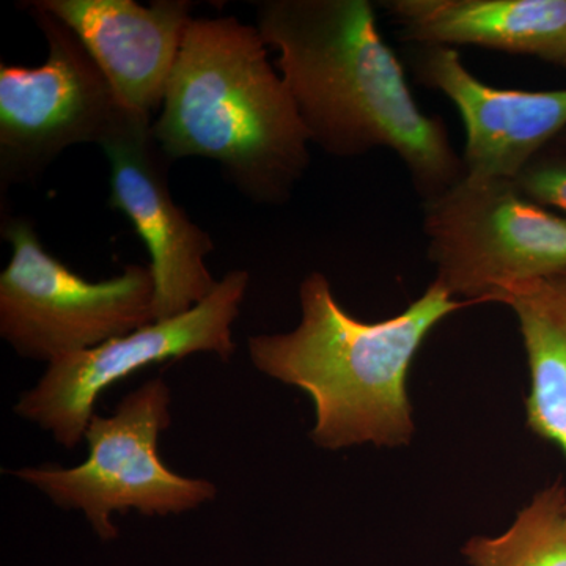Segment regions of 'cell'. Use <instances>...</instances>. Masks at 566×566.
<instances>
[{
  "instance_id": "1",
  "label": "cell",
  "mask_w": 566,
  "mask_h": 566,
  "mask_svg": "<svg viewBox=\"0 0 566 566\" xmlns=\"http://www.w3.org/2000/svg\"><path fill=\"white\" fill-rule=\"evenodd\" d=\"M256 29L279 52L308 139L335 158L389 148L424 200L465 174L444 122L420 111L368 0H266Z\"/></svg>"
},
{
  "instance_id": "10",
  "label": "cell",
  "mask_w": 566,
  "mask_h": 566,
  "mask_svg": "<svg viewBox=\"0 0 566 566\" xmlns=\"http://www.w3.org/2000/svg\"><path fill=\"white\" fill-rule=\"evenodd\" d=\"M417 81L444 93L463 118L468 175L516 180L566 132V91L495 88L471 73L455 48L416 46Z\"/></svg>"
},
{
  "instance_id": "13",
  "label": "cell",
  "mask_w": 566,
  "mask_h": 566,
  "mask_svg": "<svg viewBox=\"0 0 566 566\" xmlns=\"http://www.w3.org/2000/svg\"><path fill=\"white\" fill-rule=\"evenodd\" d=\"M499 303L515 312L527 353L528 427L566 457V271L513 286Z\"/></svg>"
},
{
  "instance_id": "9",
  "label": "cell",
  "mask_w": 566,
  "mask_h": 566,
  "mask_svg": "<svg viewBox=\"0 0 566 566\" xmlns=\"http://www.w3.org/2000/svg\"><path fill=\"white\" fill-rule=\"evenodd\" d=\"M148 115L123 107L102 145L109 163V207L123 212L150 255L155 322L186 314L218 285L205 263L210 234L175 203L170 159L153 136Z\"/></svg>"
},
{
  "instance_id": "14",
  "label": "cell",
  "mask_w": 566,
  "mask_h": 566,
  "mask_svg": "<svg viewBox=\"0 0 566 566\" xmlns=\"http://www.w3.org/2000/svg\"><path fill=\"white\" fill-rule=\"evenodd\" d=\"M463 554L472 566H566V486L539 491L509 531L469 539Z\"/></svg>"
},
{
  "instance_id": "12",
  "label": "cell",
  "mask_w": 566,
  "mask_h": 566,
  "mask_svg": "<svg viewBox=\"0 0 566 566\" xmlns=\"http://www.w3.org/2000/svg\"><path fill=\"white\" fill-rule=\"evenodd\" d=\"M416 46H480L566 69V0H389Z\"/></svg>"
},
{
  "instance_id": "5",
  "label": "cell",
  "mask_w": 566,
  "mask_h": 566,
  "mask_svg": "<svg viewBox=\"0 0 566 566\" xmlns=\"http://www.w3.org/2000/svg\"><path fill=\"white\" fill-rule=\"evenodd\" d=\"M428 256L453 297L499 303L513 286L566 271V218L515 180L464 174L423 202Z\"/></svg>"
},
{
  "instance_id": "16",
  "label": "cell",
  "mask_w": 566,
  "mask_h": 566,
  "mask_svg": "<svg viewBox=\"0 0 566 566\" xmlns=\"http://www.w3.org/2000/svg\"><path fill=\"white\" fill-rule=\"evenodd\" d=\"M558 140H560V144L564 145V148L566 150V132L562 134L560 137H558Z\"/></svg>"
},
{
  "instance_id": "7",
  "label": "cell",
  "mask_w": 566,
  "mask_h": 566,
  "mask_svg": "<svg viewBox=\"0 0 566 566\" xmlns=\"http://www.w3.org/2000/svg\"><path fill=\"white\" fill-rule=\"evenodd\" d=\"M48 43L33 69L0 65V182L35 181L63 150L102 145L123 106L76 33L32 2Z\"/></svg>"
},
{
  "instance_id": "11",
  "label": "cell",
  "mask_w": 566,
  "mask_h": 566,
  "mask_svg": "<svg viewBox=\"0 0 566 566\" xmlns=\"http://www.w3.org/2000/svg\"><path fill=\"white\" fill-rule=\"evenodd\" d=\"M39 6L76 33L125 109L151 117L163 106L192 21L191 2L39 0Z\"/></svg>"
},
{
  "instance_id": "6",
  "label": "cell",
  "mask_w": 566,
  "mask_h": 566,
  "mask_svg": "<svg viewBox=\"0 0 566 566\" xmlns=\"http://www.w3.org/2000/svg\"><path fill=\"white\" fill-rule=\"evenodd\" d=\"M2 233L13 253L0 274V337L24 359L50 365L155 323L150 264L85 281L41 245L28 219H7Z\"/></svg>"
},
{
  "instance_id": "4",
  "label": "cell",
  "mask_w": 566,
  "mask_h": 566,
  "mask_svg": "<svg viewBox=\"0 0 566 566\" xmlns=\"http://www.w3.org/2000/svg\"><path fill=\"white\" fill-rule=\"evenodd\" d=\"M170 403L166 381L150 379L126 395L111 417H92L84 463L24 468L13 475L61 509L80 510L103 542L117 538L114 513L169 516L199 509L218 495L214 483L177 474L159 457V438L172 423Z\"/></svg>"
},
{
  "instance_id": "8",
  "label": "cell",
  "mask_w": 566,
  "mask_h": 566,
  "mask_svg": "<svg viewBox=\"0 0 566 566\" xmlns=\"http://www.w3.org/2000/svg\"><path fill=\"white\" fill-rule=\"evenodd\" d=\"M248 286V271H230L207 300L186 314L55 360L32 389L21 394L14 412L50 431L65 449H76L95 416L96 400L115 382L148 365L192 354L210 353L229 360L237 352L232 329Z\"/></svg>"
},
{
  "instance_id": "2",
  "label": "cell",
  "mask_w": 566,
  "mask_h": 566,
  "mask_svg": "<svg viewBox=\"0 0 566 566\" xmlns=\"http://www.w3.org/2000/svg\"><path fill=\"white\" fill-rule=\"evenodd\" d=\"M266 48L238 18H192L153 136L170 161L210 159L248 199L282 205L311 164V139Z\"/></svg>"
},
{
  "instance_id": "3",
  "label": "cell",
  "mask_w": 566,
  "mask_h": 566,
  "mask_svg": "<svg viewBox=\"0 0 566 566\" xmlns=\"http://www.w3.org/2000/svg\"><path fill=\"white\" fill-rule=\"evenodd\" d=\"M300 300L296 329L249 338L253 367L312 398L311 438L322 449L408 444L415 434L406 387L412 359L434 326L472 303L434 281L400 315L367 323L338 304L322 273L304 279Z\"/></svg>"
},
{
  "instance_id": "15",
  "label": "cell",
  "mask_w": 566,
  "mask_h": 566,
  "mask_svg": "<svg viewBox=\"0 0 566 566\" xmlns=\"http://www.w3.org/2000/svg\"><path fill=\"white\" fill-rule=\"evenodd\" d=\"M524 196L542 207L558 208L566 214V156H536L515 180Z\"/></svg>"
}]
</instances>
